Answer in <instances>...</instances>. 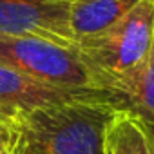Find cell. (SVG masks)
Wrapping results in <instances>:
<instances>
[{
	"label": "cell",
	"instance_id": "8",
	"mask_svg": "<svg viewBox=\"0 0 154 154\" xmlns=\"http://www.w3.org/2000/svg\"><path fill=\"white\" fill-rule=\"evenodd\" d=\"M122 103L127 109L154 114V45L149 58L125 89Z\"/></svg>",
	"mask_w": 154,
	"mask_h": 154
},
{
	"label": "cell",
	"instance_id": "1",
	"mask_svg": "<svg viewBox=\"0 0 154 154\" xmlns=\"http://www.w3.org/2000/svg\"><path fill=\"white\" fill-rule=\"evenodd\" d=\"M123 103L105 93H84L71 100L29 111L13 120L17 154H103L109 122Z\"/></svg>",
	"mask_w": 154,
	"mask_h": 154
},
{
	"label": "cell",
	"instance_id": "7",
	"mask_svg": "<svg viewBox=\"0 0 154 154\" xmlns=\"http://www.w3.org/2000/svg\"><path fill=\"white\" fill-rule=\"evenodd\" d=\"M103 154H154V143L134 111H116L105 132Z\"/></svg>",
	"mask_w": 154,
	"mask_h": 154
},
{
	"label": "cell",
	"instance_id": "11",
	"mask_svg": "<svg viewBox=\"0 0 154 154\" xmlns=\"http://www.w3.org/2000/svg\"><path fill=\"white\" fill-rule=\"evenodd\" d=\"M53 2H65V4H71V2H74V0H53Z\"/></svg>",
	"mask_w": 154,
	"mask_h": 154
},
{
	"label": "cell",
	"instance_id": "10",
	"mask_svg": "<svg viewBox=\"0 0 154 154\" xmlns=\"http://www.w3.org/2000/svg\"><path fill=\"white\" fill-rule=\"evenodd\" d=\"M131 111H132V109H131ZM134 112L140 116V120H141L145 131L149 132V136H150V140H152V143H154V114H150V112H143V111H134Z\"/></svg>",
	"mask_w": 154,
	"mask_h": 154
},
{
	"label": "cell",
	"instance_id": "3",
	"mask_svg": "<svg viewBox=\"0 0 154 154\" xmlns=\"http://www.w3.org/2000/svg\"><path fill=\"white\" fill-rule=\"evenodd\" d=\"M0 62L33 80L63 91L100 93L72 47L44 38H0Z\"/></svg>",
	"mask_w": 154,
	"mask_h": 154
},
{
	"label": "cell",
	"instance_id": "9",
	"mask_svg": "<svg viewBox=\"0 0 154 154\" xmlns=\"http://www.w3.org/2000/svg\"><path fill=\"white\" fill-rule=\"evenodd\" d=\"M0 154H17V129L13 120L0 118Z\"/></svg>",
	"mask_w": 154,
	"mask_h": 154
},
{
	"label": "cell",
	"instance_id": "4",
	"mask_svg": "<svg viewBox=\"0 0 154 154\" xmlns=\"http://www.w3.org/2000/svg\"><path fill=\"white\" fill-rule=\"evenodd\" d=\"M22 36L72 47L69 4L53 0H0V38Z\"/></svg>",
	"mask_w": 154,
	"mask_h": 154
},
{
	"label": "cell",
	"instance_id": "2",
	"mask_svg": "<svg viewBox=\"0 0 154 154\" xmlns=\"http://www.w3.org/2000/svg\"><path fill=\"white\" fill-rule=\"evenodd\" d=\"M154 45V0L140 2L105 31L76 40L72 49L93 76L100 93L122 102Z\"/></svg>",
	"mask_w": 154,
	"mask_h": 154
},
{
	"label": "cell",
	"instance_id": "6",
	"mask_svg": "<svg viewBox=\"0 0 154 154\" xmlns=\"http://www.w3.org/2000/svg\"><path fill=\"white\" fill-rule=\"evenodd\" d=\"M140 0H74L69 4L72 40L94 36L123 18Z\"/></svg>",
	"mask_w": 154,
	"mask_h": 154
},
{
	"label": "cell",
	"instance_id": "5",
	"mask_svg": "<svg viewBox=\"0 0 154 154\" xmlns=\"http://www.w3.org/2000/svg\"><path fill=\"white\" fill-rule=\"evenodd\" d=\"M78 94L84 93H71L42 84L0 62V118L17 120L29 111L65 102Z\"/></svg>",
	"mask_w": 154,
	"mask_h": 154
}]
</instances>
